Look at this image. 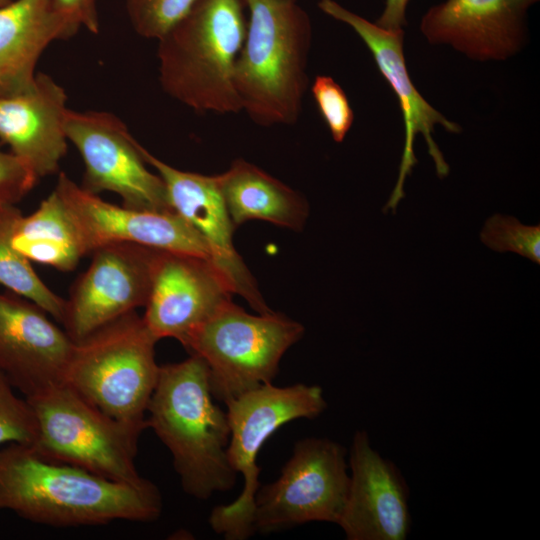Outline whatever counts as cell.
Here are the masks:
<instances>
[{
	"label": "cell",
	"mask_w": 540,
	"mask_h": 540,
	"mask_svg": "<svg viewBox=\"0 0 540 540\" xmlns=\"http://www.w3.org/2000/svg\"><path fill=\"white\" fill-rule=\"evenodd\" d=\"M79 27L52 0H11L0 6V96L30 90L36 65L55 40L68 39Z\"/></svg>",
	"instance_id": "ffe728a7"
},
{
	"label": "cell",
	"mask_w": 540,
	"mask_h": 540,
	"mask_svg": "<svg viewBox=\"0 0 540 540\" xmlns=\"http://www.w3.org/2000/svg\"><path fill=\"white\" fill-rule=\"evenodd\" d=\"M314 101L333 140L343 142L354 121V112L341 86L330 76H316L311 87Z\"/></svg>",
	"instance_id": "4316f807"
},
{
	"label": "cell",
	"mask_w": 540,
	"mask_h": 540,
	"mask_svg": "<svg viewBox=\"0 0 540 540\" xmlns=\"http://www.w3.org/2000/svg\"><path fill=\"white\" fill-rule=\"evenodd\" d=\"M54 190L75 225L85 256L107 245L131 243L211 261L204 239L175 212L140 210L104 201L63 172Z\"/></svg>",
	"instance_id": "7c38bea8"
},
{
	"label": "cell",
	"mask_w": 540,
	"mask_h": 540,
	"mask_svg": "<svg viewBox=\"0 0 540 540\" xmlns=\"http://www.w3.org/2000/svg\"><path fill=\"white\" fill-rule=\"evenodd\" d=\"M244 0H197L158 40L159 81L197 113L242 111L236 62L247 30Z\"/></svg>",
	"instance_id": "277c9868"
},
{
	"label": "cell",
	"mask_w": 540,
	"mask_h": 540,
	"mask_svg": "<svg viewBox=\"0 0 540 540\" xmlns=\"http://www.w3.org/2000/svg\"><path fill=\"white\" fill-rule=\"evenodd\" d=\"M218 179L235 228L254 219L294 231L303 229L309 215L307 200L256 165L237 158Z\"/></svg>",
	"instance_id": "44dd1931"
},
{
	"label": "cell",
	"mask_w": 540,
	"mask_h": 540,
	"mask_svg": "<svg viewBox=\"0 0 540 540\" xmlns=\"http://www.w3.org/2000/svg\"><path fill=\"white\" fill-rule=\"evenodd\" d=\"M159 250L131 243L96 249L73 283L61 320L73 342L144 307Z\"/></svg>",
	"instance_id": "8fae6325"
},
{
	"label": "cell",
	"mask_w": 540,
	"mask_h": 540,
	"mask_svg": "<svg viewBox=\"0 0 540 540\" xmlns=\"http://www.w3.org/2000/svg\"><path fill=\"white\" fill-rule=\"evenodd\" d=\"M159 489L149 480L118 482L40 455L31 445L0 446V511L58 527L152 522L162 512Z\"/></svg>",
	"instance_id": "6da1fadb"
},
{
	"label": "cell",
	"mask_w": 540,
	"mask_h": 540,
	"mask_svg": "<svg viewBox=\"0 0 540 540\" xmlns=\"http://www.w3.org/2000/svg\"><path fill=\"white\" fill-rule=\"evenodd\" d=\"M303 334L301 323L279 312L250 314L229 300L183 347L205 361L212 395L226 404L271 384L283 355Z\"/></svg>",
	"instance_id": "8992f818"
},
{
	"label": "cell",
	"mask_w": 540,
	"mask_h": 540,
	"mask_svg": "<svg viewBox=\"0 0 540 540\" xmlns=\"http://www.w3.org/2000/svg\"><path fill=\"white\" fill-rule=\"evenodd\" d=\"M246 36L235 86L250 119L260 126L297 122L308 87L311 20L297 0H244Z\"/></svg>",
	"instance_id": "3957f363"
},
{
	"label": "cell",
	"mask_w": 540,
	"mask_h": 540,
	"mask_svg": "<svg viewBox=\"0 0 540 540\" xmlns=\"http://www.w3.org/2000/svg\"><path fill=\"white\" fill-rule=\"evenodd\" d=\"M26 399L38 425L31 446L40 455L118 482L146 480L135 465L142 428L109 416L64 383Z\"/></svg>",
	"instance_id": "52a82bcc"
},
{
	"label": "cell",
	"mask_w": 540,
	"mask_h": 540,
	"mask_svg": "<svg viewBox=\"0 0 540 540\" xmlns=\"http://www.w3.org/2000/svg\"><path fill=\"white\" fill-rule=\"evenodd\" d=\"M55 8L69 21L84 26L89 32H99V17L96 0H52Z\"/></svg>",
	"instance_id": "f1b7e54d"
},
{
	"label": "cell",
	"mask_w": 540,
	"mask_h": 540,
	"mask_svg": "<svg viewBox=\"0 0 540 540\" xmlns=\"http://www.w3.org/2000/svg\"><path fill=\"white\" fill-rule=\"evenodd\" d=\"M12 244L31 263L62 272L73 271L85 257L75 225L55 190L34 212L19 217Z\"/></svg>",
	"instance_id": "7402d4cb"
},
{
	"label": "cell",
	"mask_w": 540,
	"mask_h": 540,
	"mask_svg": "<svg viewBox=\"0 0 540 540\" xmlns=\"http://www.w3.org/2000/svg\"><path fill=\"white\" fill-rule=\"evenodd\" d=\"M232 295L210 260L159 250L142 318L158 341L174 338L183 345Z\"/></svg>",
	"instance_id": "9a60e30c"
},
{
	"label": "cell",
	"mask_w": 540,
	"mask_h": 540,
	"mask_svg": "<svg viewBox=\"0 0 540 540\" xmlns=\"http://www.w3.org/2000/svg\"><path fill=\"white\" fill-rule=\"evenodd\" d=\"M146 419L169 450L186 494L206 500L234 487L237 474L227 456V413L214 403L209 370L201 357L190 354L160 366Z\"/></svg>",
	"instance_id": "7a4b0ae2"
},
{
	"label": "cell",
	"mask_w": 540,
	"mask_h": 540,
	"mask_svg": "<svg viewBox=\"0 0 540 540\" xmlns=\"http://www.w3.org/2000/svg\"><path fill=\"white\" fill-rule=\"evenodd\" d=\"M346 457V448L328 438L297 441L280 476L255 494L253 532L270 533L315 521L337 524L349 487Z\"/></svg>",
	"instance_id": "9c48e42d"
},
{
	"label": "cell",
	"mask_w": 540,
	"mask_h": 540,
	"mask_svg": "<svg viewBox=\"0 0 540 540\" xmlns=\"http://www.w3.org/2000/svg\"><path fill=\"white\" fill-rule=\"evenodd\" d=\"M142 155L164 182L171 209L204 239L211 261L228 282L233 294L243 297L257 313L274 312L264 300L254 276L236 251V229L227 211L218 175L179 170L142 146Z\"/></svg>",
	"instance_id": "5bb4252c"
},
{
	"label": "cell",
	"mask_w": 540,
	"mask_h": 540,
	"mask_svg": "<svg viewBox=\"0 0 540 540\" xmlns=\"http://www.w3.org/2000/svg\"><path fill=\"white\" fill-rule=\"evenodd\" d=\"M349 487L337 523L348 540H405L411 530L409 486L399 468L375 450L365 430L352 438Z\"/></svg>",
	"instance_id": "2e32d148"
},
{
	"label": "cell",
	"mask_w": 540,
	"mask_h": 540,
	"mask_svg": "<svg viewBox=\"0 0 540 540\" xmlns=\"http://www.w3.org/2000/svg\"><path fill=\"white\" fill-rule=\"evenodd\" d=\"M410 0H385L376 24L388 30H401L407 25L406 9Z\"/></svg>",
	"instance_id": "f546056e"
},
{
	"label": "cell",
	"mask_w": 540,
	"mask_h": 540,
	"mask_svg": "<svg viewBox=\"0 0 540 540\" xmlns=\"http://www.w3.org/2000/svg\"><path fill=\"white\" fill-rule=\"evenodd\" d=\"M38 180L21 159L0 147V206L15 205L30 192Z\"/></svg>",
	"instance_id": "83f0119b"
},
{
	"label": "cell",
	"mask_w": 540,
	"mask_h": 540,
	"mask_svg": "<svg viewBox=\"0 0 540 540\" xmlns=\"http://www.w3.org/2000/svg\"><path fill=\"white\" fill-rule=\"evenodd\" d=\"M157 342L136 311L124 315L74 342L64 384L109 416L145 430L160 368Z\"/></svg>",
	"instance_id": "5b68a950"
},
{
	"label": "cell",
	"mask_w": 540,
	"mask_h": 540,
	"mask_svg": "<svg viewBox=\"0 0 540 540\" xmlns=\"http://www.w3.org/2000/svg\"><path fill=\"white\" fill-rule=\"evenodd\" d=\"M22 214L15 205L0 206V285L36 303L61 323L65 299L42 281L31 262L12 244L13 232Z\"/></svg>",
	"instance_id": "603a6c76"
},
{
	"label": "cell",
	"mask_w": 540,
	"mask_h": 540,
	"mask_svg": "<svg viewBox=\"0 0 540 540\" xmlns=\"http://www.w3.org/2000/svg\"><path fill=\"white\" fill-rule=\"evenodd\" d=\"M10 1L11 0H0V6L4 5V4H6V3L10 2Z\"/></svg>",
	"instance_id": "4dcf8cb0"
},
{
	"label": "cell",
	"mask_w": 540,
	"mask_h": 540,
	"mask_svg": "<svg viewBox=\"0 0 540 540\" xmlns=\"http://www.w3.org/2000/svg\"><path fill=\"white\" fill-rule=\"evenodd\" d=\"M37 431V418L30 402L19 397L0 372V446L9 443L33 445Z\"/></svg>",
	"instance_id": "484cf974"
},
{
	"label": "cell",
	"mask_w": 540,
	"mask_h": 540,
	"mask_svg": "<svg viewBox=\"0 0 540 540\" xmlns=\"http://www.w3.org/2000/svg\"><path fill=\"white\" fill-rule=\"evenodd\" d=\"M225 405L230 427L227 456L232 469L242 475L244 485L236 500L212 510L209 523L227 540H244L254 534V497L260 487L259 451L281 426L300 418L318 417L327 408V402L318 385L276 387L271 383Z\"/></svg>",
	"instance_id": "ba28073f"
},
{
	"label": "cell",
	"mask_w": 540,
	"mask_h": 540,
	"mask_svg": "<svg viewBox=\"0 0 540 540\" xmlns=\"http://www.w3.org/2000/svg\"><path fill=\"white\" fill-rule=\"evenodd\" d=\"M481 241L498 251H511L540 263V225H524L512 216L495 214L480 233Z\"/></svg>",
	"instance_id": "cb8c5ba5"
},
{
	"label": "cell",
	"mask_w": 540,
	"mask_h": 540,
	"mask_svg": "<svg viewBox=\"0 0 540 540\" xmlns=\"http://www.w3.org/2000/svg\"><path fill=\"white\" fill-rule=\"evenodd\" d=\"M66 100L64 89L41 72L30 90L0 96V140L39 179L55 174L66 154Z\"/></svg>",
	"instance_id": "d6986e66"
},
{
	"label": "cell",
	"mask_w": 540,
	"mask_h": 540,
	"mask_svg": "<svg viewBox=\"0 0 540 540\" xmlns=\"http://www.w3.org/2000/svg\"><path fill=\"white\" fill-rule=\"evenodd\" d=\"M319 9L331 18L351 27L370 50L374 61L390 87L396 94L404 122L405 138L399 175L393 192L383 208L395 210L404 197V182L417 164L414 140L421 134L427 144L439 177L449 174V165L433 138L435 126L440 125L448 132L459 133L461 127L447 119L431 106L414 86L408 73L404 52V31L388 30L348 10L335 0H320Z\"/></svg>",
	"instance_id": "4fadbf2b"
},
{
	"label": "cell",
	"mask_w": 540,
	"mask_h": 540,
	"mask_svg": "<svg viewBox=\"0 0 540 540\" xmlns=\"http://www.w3.org/2000/svg\"><path fill=\"white\" fill-rule=\"evenodd\" d=\"M36 303L0 292V372L25 398L63 384L74 342Z\"/></svg>",
	"instance_id": "e0dca14e"
},
{
	"label": "cell",
	"mask_w": 540,
	"mask_h": 540,
	"mask_svg": "<svg viewBox=\"0 0 540 540\" xmlns=\"http://www.w3.org/2000/svg\"><path fill=\"white\" fill-rule=\"evenodd\" d=\"M197 0H125L133 29L159 40L191 10Z\"/></svg>",
	"instance_id": "d4e9b609"
},
{
	"label": "cell",
	"mask_w": 540,
	"mask_h": 540,
	"mask_svg": "<svg viewBox=\"0 0 540 540\" xmlns=\"http://www.w3.org/2000/svg\"><path fill=\"white\" fill-rule=\"evenodd\" d=\"M64 131L83 160L80 186L84 190L93 194L113 192L122 205L134 209L174 212L163 180L148 169L142 146L117 116L68 109Z\"/></svg>",
	"instance_id": "30bf717a"
},
{
	"label": "cell",
	"mask_w": 540,
	"mask_h": 540,
	"mask_svg": "<svg viewBox=\"0 0 540 540\" xmlns=\"http://www.w3.org/2000/svg\"><path fill=\"white\" fill-rule=\"evenodd\" d=\"M539 0H446L430 7L420 31L431 44H446L477 61H502L527 38L528 10Z\"/></svg>",
	"instance_id": "ac0fdd59"
}]
</instances>
